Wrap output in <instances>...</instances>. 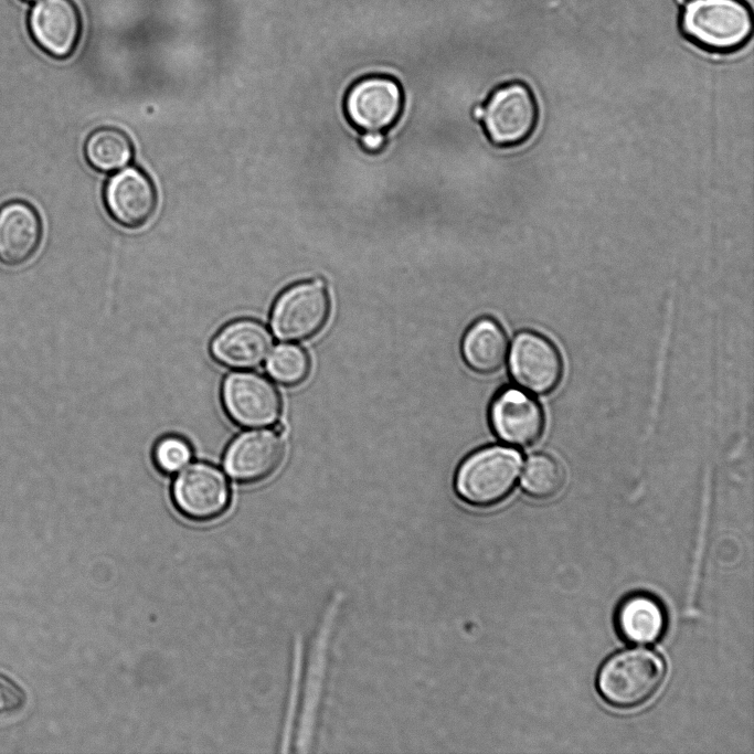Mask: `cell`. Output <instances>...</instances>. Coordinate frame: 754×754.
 <instances>
[{
  "label": "cell",
  "instance_id": "cell-1",
  "mask_svg": "<svg viewBox=\"0 0 754 754\" xmlns=\"http://www.w3.org/2000/svg\"><path fill=\"white\" fill-rule=\"evenodd\" d=\"M678 28L702 51L730 54L751 39L752 10L745 0H689L680 9Z\"/></svg>",
  "mask_w": 754,
  "mask_h": 754
},
{
  "label": "cell",
  "instance_id": "cell-2",
  "mask_svg": "<svg viewBox=\"0 0 754 754\" xmlns=\"http://www.w3.org/2000/svg\"><path fill=\"white\" fill-rule=\"evenodd\" d=\"M665 673V662L654 651L629 649L614 655L602 666L597 689L608 704L634 709L656 694Z\"/></svg>",
  "mask_w": 754,
  "mask_h": 754
},
{
  "label": "cell",
  "instance_id": "cell-3",
  "mask_svg": "<svg viewBox=\"0 0 754 754\" xmlns=\"http://www.w3.org/2000/svg\"><path fill=\"white\" fill-rule=\"evenodd\" d=\"M491 144L514 148L535 132L540 107L532 88L522 81H509L496 87L482 107L476 109Z\"/></svg>",
  "mask_w": 754,
  "mask_h": 754
},
{
  "label": "cell",
  "instance_id": "cell-4",
  "mask_svg": "<svg viewBox=\"0 0 754 754\" xmlns=\"http://www.w3.org/2000/svg\"><path fill=\"white\" fill-rule=\"evenodd\" d=\"M521 455L509 447L482 448L464 460L455 487L469 505L488 507L502 501L514 488L521 469Z\"/></svg>",
  "mask_w": 754,
  "mask_h": 754
},
{
  "label": "cell",
  "instance_id": "cell-5",
  "mask_svg": "<svg viewBox=\"0 0 754 754\" xmlns=\"http://www.w3.org/2000/svg\"><path fill=\"white\" fill-rule=\"evenodd\" d=\"M330 315V298L321 278L297 283L274 304L270 325L282 340L301 341L317 334Z\"/></svg>",
  "mask_w": 754,
  "mask_h": 754
},
{
  "label": "cell",
  "instance_id": "cell-6",
  "mask_svg": "<svg viewBox=\"0 0 754 754\" xmlns=\"http://www.w3.org/2000/svg\"><path fill=\"white\" fill-rule=\"evenodd\" d=\"M403 105V89L394 77L371 74L349 87L344 113L355 128L382 132L399 120Z\"/></svg>",
  "mask_w": 754,
  "mask_h": 754
},
{
  "label": "cell",
  "instance_id": "cell-7",
  "mask_svg": "<svg viewBox=\"0 0 754 754\" xmlns=\"http://www.w3.org/2000/svg\"><path fill=\"white\" fill-rule=\"evenodd\" d=\"M171 498L181 516L193 522H208L226 511L231 491L226 477L217 467L195 463L177 476Z\"/></svg>",
  "mask_w": 754,
  "mask_h": 754
},
{
  "label": "cell",
  "instance_id": "cell-8",
  "mask_svg": "<svg viewBox=\"0 0 754 754\" xmlns=\"http://www.w3.org/2000/svg\"><path fill=\"white\" fill-rule=\"evenodd\" d=\"M222 402L229 417L245 427L275 424L282 411V399L275 385L253 372L230 374L223 383Z\"/></svg>",
  "mask_w": 754,
  "mask_h": 754
},
{
  "label": "cell",
  "instance_id": "cell-9",
  "mask_svg": "<svg viewBox=\"0 0 754 754\" xmlns=\"http://www.w3.org/2000/svg\"><path fill=\"white\" fill-rule=\"evenodd\" d=\"M510 372L521 387L534 394L554 391L563 375V360L556 346L535 331H522L510 351Z\"/></svg>",
  "mask_w": 754,
  "mask_h": 754
},
{
  "label": "cell",
  "instance_id": "cell-10",
  "mask_svg": "<svg viewBox=\"0 0 754 754\" xmlns=\"http://www.w3.org/2000/svg\"><path fill=\"white\" fill-rule=\"evenodd\" d=\"M284 455L280 433L275 429L248 431L229 445L224 467L232 478L242 484L259 482L278 469Z\"/></svg>",
  "mask_w": 754,
  "mask_h": 754
},
{
  "label": "cell",
  "instance_id": "cell-11",
  "mask_svg": "<svg viewBox=\"0 0 754 754\" xmlns=\"http://www.w3.org/2000/svg\"><path fill=\"white\" fill-rule=\"evenodd\" d=\"M490 424L502 442L527 447L540 439L544 429V414L532 396L518 389L507 387L492 401Z\"/></svg>",
  "mask_w": 754,
  "mask_h": 754
},
{
  "label": "cell",
  "instance_id": "cell-12",
  "mask_svg": "<svg viewBox=\"0 0 754 754\" xmlns=\"http://www.w3.org/2000/svg\"><path fill=\"white\" fill-rule=\"evenodd\" d=\"M29 29L42 51L61 60L70 56L78 43L81 17L71 0H39L30 11Z\"/></svg>",
  "mask_w": 754,
  "mask_h": 754
},
{
  "label": "cell",
  "instance_id": "cell-13",
  "mask_svg": "<svg viewBox=\"0 0 754 754\" xmlns=\"http://www.w3.org/2000/svg\"><path fill=\"white\" fill-rule=\"evenodd\" d=\"M109 215L120 225H144L157 206V192L150 178L137 168H127L109 178L104 190Z\"/></svg>",
  "mask_w": 754,
  "mask_h": 754
},
{
  "label": "cell",
  "instance_id": "cell-14",
  "mask_svg": "<svg viewBox=\"0 0 754 754\" xmlns=\"http://www.w3.org/2000/svg\"><path fill=\"white\" fill-rule=\"evenodd\" d=\"M42 237V219L33 204L13 199L0 206V264L18 267L28 263Z\"/></svg>",
  "mask_w": 754,
  "mask_h": 754
},
{
  "label": "cell",
  "instance_id": "cell-15",
  "mask_svg": "<svg viewBox=\"0 0 754 754\" xmlns=\"http://www.w3.org/2000/svg\"><path fill=\"white\" fill-rule=\"evenodd\" d=\"M273 338L268 329L253 319L227 323L213 338L211 352L221 364L233 369H252L270 353Z\"/></svg>",
  "mask_w": 754,
  "mask_h": 754
},
{
  "label": "cell",
  "instance_id": "cell-16",
  "mask_svg": "<svg viewBox=\"0 0 754 754\" xmlns=\"http://www.w3.org/2000/svg\"><path fill=\"white\" fill-rule=\"evenodd\" d=\"M666 615L660 603L646 594L628 596L616 612L617 630L626 641L647 645L659 639L665 630Z\"/></svg>",
  "mask_w": 754,
  "mask_h": 754
},
{
  "label": "cell",
  "instance_id": "cell-17",
  "mask_svg": "<svg viewBox=\"0 0 754 754\" xmlns=\"http://www.w3.org/2000/svg\"><path fill=\"white\" fill-rule=\"evenodd\" d=\"M463 357L474 371L489 374L498 371L508 357V338L503 328L491 318L477 320L463 340Z\"/></svg>",
  "mask_w": 754,
  "mask_h": 754
},
{
  "label": "cell",
  "instance_id": "cell-18",
  "mask_svg": "<svg viewBox=\"0 0 754 754\" xmlns=\"http://www.w3.org/2000/svg\"><path fill=\"white\" fill-rule=\"evenodd\" d=\"M134 148L126 132L114 127L94 130L84 145V156L88 164L100 172H111L124 168L132 158Z\"/></svg>",
  "mask_w": 754,
  "mask_h": 754
},
{
  "label": "cell",
  "instance_id": "cell-19",
  "mask_svg": "<svg viewBox=\"0 0 754 754\" xmlns=\"http://www.w3.org/2000/svg\"><path fill=\"white\" fill-rule=\"evenodd\" d=\"M564 480L561 464L551 455L537 453L525 463L522 488L532 498L550 499L561 491Z\"/></svg>",
  "mask_w": 754,
  "mask_h": 754
},
{
  "label": "cell",
  "instance_id": "cell-20",
  "mask_svg": "<svg viewBox=\"0 0 754 754\" xmlns=\"http://www.w3.org/2000/svg\"><path fill=\"white\" fill-rule=\"evenodd\" d=\"M267 358V372L274 380L285 385H296L302 382L310 370L307 353L294 344H279Z\"/></svg>",
  "mask_w": 754,
  "mask_h": 754
},
{
  "label": "cell",
  "instance_id": "cell-21",
  "mask_svg": "<svg viewBox=\"0 0 754 754\" xmlns=\"http://www.w3.org/2000/svg\"><path fill=\"white\" fill-rule=\"evenodd\" d=\"M152 458L159 471L172 475L182 470L191 461L192 448L183 437L167 435L156 443Z\"/></svg>",
  "mask_w": 754,
  "mask_h": 754
},
{
  "label": "cell",
  "instance_id": "cell-22",
  "mask_svg": "<svg viewBox=\"0 0 754 754\" xmlns=\"http://www.w3.org/2000/svg\"><path fill=\"white\" fill-rule=\"evenodd\" d=\"M26 703L28 697L21 686L0 672V720L20 714Z\"/></svg>",
  "mask_w": 754,
  "mask_h": 754
},
{
  "label": "cell",
  "instance_id": "cell-23",
  "mask_svg": "<svg viewBox=\"0 0 754 754\" xmlns=\"http://www.w3.org/2000/svg\"><path fill=\"white\" fill-rule=\"evenodd\" d=\"M360 145L367 152H379L385 146V137L381 131H363Z\"/></svg>",
  "mask_w": 754,
  "mask_h": 754
},
{
  "label": "cell",
  "instance_id": "cell-24",
  "mask_svg": "<svg viewBox=\"0 0 754 754\" xmlns=\"http://www.w3.org/2000/svg\"><path fill=\"white\" fill-rule=\"evenodd\" d=\"M687 1H689V0H676V2L679 3V4H681V6H682L683 3H686Z\"/></svg>",
  "mask_w": 754,
  "mask_h": 754
},
{
  "label": "cell",
  "instance_id": "cell-25",
  "mask_svg": "<svg viewBox=\"0 0 754 754\" xmlns=\"http://www.w3.org/2000/svg\"><path fill=\"white\" fill-rule=\"evenodd\" d=\"M25 1H35V0H25Z\"/></svg>",
  "mask_w": 754,
  "mask_h": 754
}]
</instances>
